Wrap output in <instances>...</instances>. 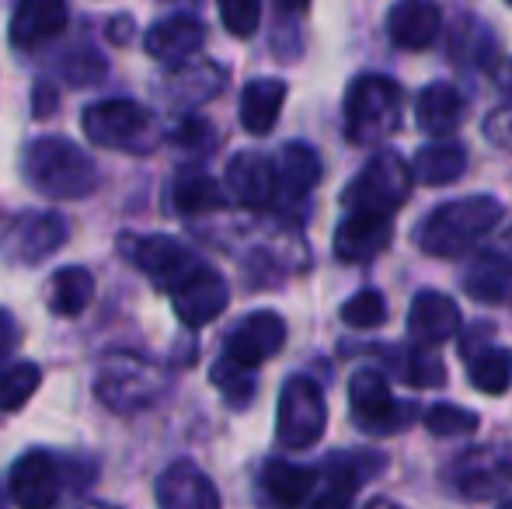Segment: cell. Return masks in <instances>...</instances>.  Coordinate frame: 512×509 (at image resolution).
Segmentation results:
<instances>
[{
	"mask_svg": "<svg viewBox=\"0 0 512 509\" xmlns=\"http://www.w3.org/2000/svg\"><path fill=\"white\" fill-rule=\"evenodd\" d=\"M408 332L422 346H443L453 335H460V307L453 297L439 290H422L411 300L408 311Z\"/></svg>",
	"mask_w": 512,
	"mask_h": 509,
	"instance_id": "cell-18",
	"label": "cell"
},
{
	"mask_svg": "<svg viewBox=\"0 0 512 509\" xmlns=\"http://www.w3.org/2000/svg\"><path fill=\"white\" fill-rule=\"evenodd\" d=\"M502 220L495 196H467L443 203L415 227V245L436 258H457L488 238Z\"/></svg>",
	"mask_w": 512,
	"mask_h": 509,
	"instance_id": "cell-1",
	"label": "cell"
},
{
	"mask_svg": "<svg viewBox=\"0 0 512 509\" xmlns=\"http://www.w3.org/2000/svg\"><path fill=\"white\" fill-rule=\"evenodd\" d=\"M276 4L283 7V11H304L307 0H276Z\"/></svg>",
	"mask_w": 512,
	"mask_h": 509,
	"instance_id": "cell-45",
	"label": "cell"
},
{
	"mask_svg": "<svg viewBox=\"0 0 512 509\" xmlns=\"http://www.w3.org/2000/svg\"><path fill=\"white\" fill-rule=\"evenodd\" d=\"M342 321L359 332H373L387 321V300L380 290H359L342 304Z\"/></svg>",
	"mask_w": 512,
	"mask_h": 509,
	"instance_id": "cell-33",
	"label": "cell"
},
{
	"mask_svg": "<svg viewBox=\"0 0 512 509\" xmlns=\"http://www.w3.org/2000/svg\"><path fill=\"white\" fill-rule=\"evenodd\" d=\"M262 496L269 506L276 509H300L310 499L317 485V471L304 468V464H293V461H269L262 468Z\"/></svg>",
	"mask_w": 512,
	"mask_h": 509,
	"instance_id": "cell-22",
	"label": "cell"
},
{
	"mask_svg": "<svg viewBox=\"0 0 512 509\" xmlns=\"http://www.w3.org/2000/svg\"><path fill=\"white\" fill-rule=\"evenodd\" d=\"M227 300H230L227 279L216 269H209V265H199L192 276H185L171 290V304H175V314L185 328H206L209 321L220 318Z\"/></svg>",
	"mask_w": 512,
	"mask_h": 509,
	"instance_id": "cell-13",
	"label": "cell"
},
{
	"mask_svg": "<svg viewBox=\"0 0 512 509\" xmlns=\"http://www.w3.org/2000/svg\"><path fill=\"white\" fill-rule=\"evenodd\" d=\"M328 426V405H324L321 384L310 377H290L279 391V412H276V440L286 450H307L324 436Z\"/></svg>",
	"mask_w": 512,
	"mask_h": 509,
	"instance_id": "cell-7",
	"label": "cell"
},
{
	"mask_svg": "<svg viewBox=\"0 0 512 509\" xmlns=\"http://www.w3.org/2000/svg\"><path fill=\"white\" fill-rule=\"evenodd\" d=\"M411 164L401 161L394 150H380L363 164L356 178L345 185L342 206L345 213H377V217H391L394 210L408 203L411 192Z\"/></svg>",
	"mask_w": 512,
	"mask_h": 509,
	"instance_id": "cell-4",
	"label": "cell"
},
{
	"mask_svg": "<svg viewBox=\"0 0 512 509\" xmlns=\"http://www.w3.org/2000/svg\"><path fill=\"white\" fill-rule=\"evenodd\" d=\"M464 171H467V150L453 140L429 143V147L418 150L415 161H411V175H415V182L429 185V189L453 185Z\"/></svg>",
	"mask_w": 512,
	"mask_h": 509,
	"instance_id": "cell-27",
	"label": "cell"
},
{
	"mask_svg": "<svg viewBox=\"0 0 512 509\" xmlns=\"http://www.w3.org/2000/svg\"><path fill=\"white\" fill-rule=\"evenodd\" d=\"M464 290L481 304H512V255L481 252L464 276Z\"/></svg>",
	"mask_w": 512,
	"mask_h": 509,
	"instance_id": "cell-23",
	"label": "cell"
},
{
	"mask_svg": "<svg viewBox=\"0 0 512 509\" xmlns=\"http://www.w3.org/2000/svg\"><path fill=\"white\" fill-rule=\"evenodd\" d=\"M467 360V377L478 387L481 394H506L512 384V353L499 346H485L474 349V353L464 356Z\"/></svg>",
	"mask_w": 512,
	"mask_h": 509,
	"instance_id": "cell-29",
	"label": "cell"
},
{
	"mask_svg": "<svg viewBox=\"0 0 512 509\" xmlns=\"http://www.w3.org/2000/svg\"><path fill=\"white\" fill-rule=\"evenodd\" d=\"M161 374H157L150 363L136 360V356L115 353L102 363L95 377V394L102 405H108L112 412L129 415L140 412V408L154 405L157 394H161Z\"/></svg>",
	"mask_w": 512,
	"mask_h": 509,
	"instance_id": "cell-8",
	"label": "cell"
},
{
	"mask_svg": "<svg viewBox=\"0 0 512 509\" xmlns=\"http://www.w3.org/2000/svg\"><path fill=\"white\" fill-rule=\"evenodd\" d=\"M77 509H119V506H105V503H81Z\"/></svg>",
	"mask_w": 512,
	"mask_h": 509,
	"instance_id": "cell-47",
	"label": "cell"
},
{
	"mask_svg": "<svg viewBox=\"0 0 512 509\" xmlns=\"http://www.w3.org/2000/svg\"><path fill=\"white\" fill-rule=\"evenodd\" d=\"M506 252L512 255V234H509V238H506Z\"/></svg>",
	"mask_w": 512,
	"mask_h": 509,
	"instance_id": "cell-48",
	"label": "cell"
},
{
	"mask_svg": "<svg viewBox=\"0 0 512 509\" xmlns=\"http://www.w3.org/2000/svg\"><path fill=\"white\" fill-rule=\"evenodd\" d=\"M171 140H175L178 147L199 150V147H209V143H213V129H209L203 119H189V123H182L175 129V136H171Z\"/></svg>",
	"mask_w": 512,
	"mask_h": 509,
	"instance_id": "cell-39",
	"label": "cell"
},
{
	"mask_svg": "<svg viewBox=\"0 0 512 509\" xmlns=\"http://www.w3.org/2000/svg\"><path fill=\"white\" fill-rule=\"evenodd\" d=\"M157 506L161 509H220V492L206 471L192 461H175L157 478Z\"/></svg>",
	"mask_w": 512,
	"mask_h": 509,
	"instance_id": "cell-16",
	"label": "cell"
},
{
	"mask_svg": "<svg viewBox=\"0 0 512 509\" xmlns=\"http://www.w3.org/2000/svg\"><path fill=\"white\" fill-rule=\"evenodd\" d=\"M488 136H492L499 147H512V102L488 119Z\"/></svg>",
	"mask_w": 512,
	"mask_h": 509,
	"instance_id": "cell-40",
	"label": "cell"
},
{
	"mask_svg": "<svg viewBox=\"0 0 512 509\" xmlns=\"http://www.w3.org/2000/svg\"><path fill=\"white\" fill-rule=\"evenodd\" d=\"M0 509H4V499H0Z\"/></svg>",
	"mask_w": 512,
	"mask_h": 509,
	"instance_id": "cell-50",
	"label": "cell"
},
{
	"mask_svg": "<svg viewBox=\"0 0 512 509\" xmlns=\"http://www.w3.org/2000/svg\"><path fill=\"white\" fill-rule=\"evenodd\" d=\"M105 70H108V63L95 53V49H81V53L74 49V53L63 60V77H67L70 84H77V88L98 84L105 77Z\"/></svg>",
	"mask_w": 512,
	"mask_h": 509,
	"instance_id": "cell-38",
	"label": "cell"
},
{
	"mask_svg": "<svg viewBox=\"0 0 512 509\" xmlns=\"http://www.w3.org/2000/svg\"><path fill=\"white\" fill-rule=\"evenodd\" d=\"M352 496H356V492L338 489V485H328V489H324L307 509H352Z\"/></svg>",
	"mask_w": 512,
	"mask_h": 509,
	"instance_id": "cell-41",
	"label": "cell"
},
{
	"mask_svg": "<svg viewBox=\"0 0 512 509\" xmlns=\"http://www.w3.org/2000/svg\"><path fill=\"white\" fill-rule=\"evenodd\" d=\"M42 384V370L35 363H11L0 370V412H14L21 408Z\"/></svg>",
	"mask_w": 512,
	"mask_h": 509,
	"instance_id": "cell-32",
	"label": "cell"
},
{
	"mask_svg": "<svg viewBox=\"0 0 512 509\" xmlns=\"http://www.w3.org/2000/svg\"><path fill=\"white\" fill-rule=\"evenodd\" d=\"M276 182L286 199H307L321 182V157L307 143H286L276 164Z\"/></svg>",
	"mask_w": 512,
	"mask_h": 509,
	"instance_id": "cell-26",
	"label": "cell"
},
{
	"mask_svg": "<svg viewBox=\"0 0 512 509\" xmlns=\"http://www.w3.org/2000/svg\"><path fill=\"white\" fill-rule=\"evenodd\" d=\"M126 252L136 262V269L147 272L150 283L161 286V290H175L185 276L199 269V258L189 252L178 238L168 234H147V238H126Z\"/></svg>",
	"mask_w": 512,
	"mask_h": 509,
	"instance_id": "cell-10",
	"label": "cell"
},
{
	"mask_svg": "<svg viewBox=\"0 0 512 509\" xmlns=\"http://www.w3.org/2000/svg\"><path fill=\"white\" fill-rule=\"evenodd\" d=\"M223 206V192L203 171H189L175 182V210L185 217H203Z\"/></svg>",
	"mask_w": 512,
	"mask_h": 509,
	"instance_id": "cell-30",
	"label": "cell"
},
{
	"mask_svg": "<svg viewBox=\"0 0 512 509\" xmlns=\"http://www.w3.org/2000/svg\"><path fill=\"white\" fill-rule=\"evenodd\" d=\"M21 171L28 185L49 199H84L98 185L95 161L67 136H39L28 143Z\"/></svg>",
	"mask_w": 512,
	"mask_h": 509,
	"instance_id": "cell-2",
	"label": "cell"
},
{
	"mask_svg": "<svg viewBox=\"0 0 512 509\" xmlns=\"http://www.w3.org/2000/svg\"><path fill=\"white\" fill-rule=\"evenodd\" d=\"M425 429H429L432 436H471L474 429H478V415L471 412V408H460V405H432L425 408L422 415Z\"/></svg>",
	"mask_w": 512,
	"mask_h": 509,
	"instance_id": "cell-35",
	"label": "cell"
},
{
	"mask_svg": "<svg viewBox=\"0 0 512 509\" xmlns=\"http://www.w3.org/2000/svg\"><path fill=\"white\" fill-rule=\"evenodd\" d=\"M286 346V321L276 311H255L234 325V332L223 342V356L234 360L237 367H262L265 360Z\"/></svg>",
	"mask_w": 512,
	"mask_h": 509,
	"instance_id": "cell-12",
	"label": "cell"
},
{
	"mask_svg": "<svg viewBox=\"0 0 512 509\" xmlns=\"http://www.w3.org/2000/svg\"><path fill=\"white\" fill-rule=\"evenodd\" d=\"M391 245V217L377 213H345V220L335 231V255L342 262H370Z\"/></svg>",
	"mask_w": 512,
	"mask_h": 509,
	"instance_id": "cell-19",
	"label": "cell"
},
{
	"mask_svg": "<svg viewBox=\"0 0 512 509\" xmlns=\"http://www.w3.org/2000/svg\"><path fill=\"white\" fill-rule=\"evenodd\" d=\"M401 377H405V384L411 387H443L446 367L439 356L418 349V353H405V360H401Z\"/></svg>",
	"mask_w": 512,
	"mask_h": 509,
	"instance_id": "cell-37",
	"label": "cell"
},
{
	"mask_svg": "<svg viewBox=\"0 0 512 509\" xmlns=\"http://www.w3.org/2000/svg\"><path fill=\"white\" fill-rule=\"evenodd\" d=\"M95 300V276L84 265H63L53 272V286H49V311L56 318H77L88 311Z\"/></svg>",
	"mask_w": 512,
	"mask_h": 509,
	"instance_id": "cell-28",
	"label": "cell"
},
{
	"mask_svg": "<svg viewBox=\"0 0 512 509\" xmlns=\"http://www.w3.org/2000/svg\"><path fill=\"white\" fill-rule=\"evenodd\" d=\"M147 53L161 63H175L182 67L192 53H199V46L206 42V28L199 18L192 14H171V18H161L154 28L147 32Z\"/></svg>",
	"mask_w": 512,
	"mask_h": 509,
	"instance_id": "cell-20",
	"label": "cell"
},
{
	"mask_svg": "<svg viewBox=\"0 0 512 509\" xmlns=\"http://www.w3.org/2000/svg\"><path fill=\"white\" fill-rule=\"evenodd\" d=\"M439 28H443V18L432 0H398L387 11V35L401 49H429Z\"/></svg>",
	"mask_w": 512,
	"mask_h": 509,
	"instance_id": "cell-21",
	"label": "cell"
},
{
	"mask_svg": "<svg viewBox=\"0 0 512 509\" xmlns=\"http://www.w3.org/2000/svg\"><path fill=\"white\" fill-rule=\"evenodd\" d=\"M67 28V0H18L11 18V46L21 53L53 42Z\"/></svg>",
	"mask_w": 512,
	"mask_h": 509,
	"instance_id": "cell-17",
	"label": "cell"
},
{
	"mask_svg": "<svg viewBox=\"0 0 512 509\" xmlns=\"http://www.w3.org/2000/svg\"><path fill=\"white\" fill-rule=\"evenodd\" d=\"M14 342H18V325H14L11 314L0 307V356H7L14 349Z\"/></svg>",
	"mask_w": 512,
	"mask_h": 509,
	"instance_id": "cell-43",
	"label": "cell"
},
{
	"mask_svg": "<svg viewBox=\"0 0 512 509\" xmlns=\"http://www.w3.org/2000/svg\"><path fill=\"white\" fill-rule=\"evenodd\" d=\"M112 25H115V28H112V39H115V42H126V39H129V21H126V18H115Z\"/></svg>",
	"mask_w": 512,
	"mask_h": 509,
	"instance_id": "cell-44",
	"label": "cell"
},
{
	"mask_svg": "<svg viewBox=\"0 0 512 509\" xmlns=\"http://www.w3.org/2000/svg\"><path fill=\"white\" fill-rule=\"evenodd\" d=\"M56 112V91L49 88V81L35 84V119H46Z\"/></svg>",
	"mask_w": 512,
	"mask_h": 509,
	"instance_id": "cell-42",
	"label": "cell"
},
{
	"mask_svg": "<svg viewBox=\"0 0 512 509\" xmlns=\"http://www.w3.org/2000/svg\"><path fill=\"white\" fill-rule=\"evenodd\" d=\"M401 126V88L384 74H363L345 91V136L356 147L380 143Z\"/></svg>",
	"mask_w": 512,
	"mask_h": 509,
	"instance_id": "cell-3",
	"label": "cell"
},
{
	"mask_svg": "<svg viewBox=\"0 0 512 509\" xmlns=\"http://www.w3.org/2000/svg\"><path fill=\"white\" fill-rule=\"evenodd\" d=\"M464 123V98L453 84L436 81L418 95V126L425 129L429 136H453Z\"/></svg>",
	"mask_w": 512,
	"mask_h": 509,
	"instance_id": "cell-25",
	"label": "cell"
},
{
	"mask_svg": "<svg viewBox=\"0 0 512 509\" xmlns=\"http://www.w3.org/2000/svg\"><path fill=\"white\" fill-rule=\"evenodd\" d=\"M7 492H11L14 506L21 509H53L63 492V468L53 454L46 450H28L18 457L7 478Z\"/></svg>",
	"mask_w": 512,
	"mask_h": 509,
	"instance_id": "cell-11",
	"label": "cell"
},
{
	"mask_svg": "<svg viewBox=\"0 0 512 509\" xmlns=\"http://www.w3.org/2000/svg\"><path fill=\"white\" fill-rule=\"evenodd\" d=\"M499 509H512V499H506V503H502Z\"/></svg>",
	"mask_w": 512,
	"mask_h": 509,
	"instance_id": "cell-49",
	"label": "cell"
},
{
	"mask_svg": "<svg viewBox=\"0 0 512 509\" xmlns=\"http://www.w3.org/2000/svg\"><path fill=\"white\" fill-rule=\"evenodd\" d=\"M220 7V21L230 35L237 39H248L258 32V21H262V0H216Z\"/></svg>",
	"mask_w": 512,
	"mask_h": 509,
	"instance_id": "cell-36",
	"label": "cell"
},
{
	"mask_svg": "<svg viewBox=\"0 0 512 509\" xmlns=\"http://www.w3.org/2000/svg\"><path fill=\"white\" fill-rule=\"evenodd\" d=\"M366 509H401V506H394V503H387V499H373Z\"/></svg>",
	"mask_w": 512,
	"mask_h": 509,
	"instance_id": "cell-46",
	"label": "cell"
},
{
	"mask_svg": "<svg viewBox=\"0 0 512 509\" xmlns=\"http://www.w3.org/2000/svg\"><path fill=\"white\" fill-rule=\"evenodd\" d=\"M223 185H227L234 203L251 206V210L269 206L279 192L276 164L258 150H241V154L230 157L227 171H223Z\"/></svg>",
	"mask_w": 512,
	"mask_h": 509,
	"instance_id": "cell-15",
	"label": "cell"
},
{
	"mask_svg": "<svg viewBox=\"0 0 512 509\" xmlns=\"http://www.w3.org/2000/svg\"><path fill=\"white\" fill-rule=\"evenodd\" d=\"M349 408L356 426L373 436L401 433L422 415L411 401L394 398L387 377L377 374V370H356L349 377Z\"/></svg>",
	"mask_w": 512,
	"mask_h": 509,
	"instance_id": "cell-6",
	"label": "cell"
},
{
	"mask_svg": "<svg viewBox=\"0 0 512 509\" xmlns=\"http://www.w3.org/2000/svg\"><path fill=\"white\" fill-rule=\"evenodd\" d=\"M70 238V227L60 213H28L11 227L4 241V252L11 262L21 265H39L42 258L60 252L63 241Z\"/></svg>",
	"mask_w": 512,
	"mask_h": 509,
	"instance_id": "cell-14",
	"label": "cell"
},
{
	"mask_svg": "<svg viewBox=\"0 0 512 509\" xmlns=\"http://www.w3.org/2000/svg\"><path fill=\"white\" fill-rule=\"evenodd\" d=\"M213 384L220 387L223 401L234 408L251 405V398H255V374H251L248 367H237L227 356L213 367Z\"/></svg>",
	"mask_w": 512,
	"mask_h": 509,
	"instance_id": "cell-34",
	"label": "cell"
},
{
	"mask_svg": "<svg viewBox=\"0 0 512 509\" xmlns=\"http://www.w3.org/2000/svg\"><path fill=\"white\" fill-rule=\"evenodd\" d=\"M283 102H286V81H279V77L248 81L241 91V126L251 136L272 133L279 123V112H283Z\"/></svg>",
	"mask_w": 512,
	"mask_h": 509,
	"instance_id": "cell-24",
	"label": "cell"
},
{
	"mask_svg": "<svg viewBox=\"0 0 512 509\" xmlns=\"http://www.w3.org/2000/svg\"><path fill=\"white\" fill-rule=\"evenodd\" d=\"M220 77H223V70H216L213 63H203V67H178L175 74H171L168 95L175 98L178 105H199L220 91V84H223Z\"/></svg>",
	"mask_w": 512,
	"mask_h": 509,
	"instance_id": "cell-31",
	"label": "cell"
},
{
	"mask_svg": "<svg viewBox=\"0 0 512 509\" xmlns=\"http://www.w3.org/2000/svg\"><path fill=\"white\" fill-rule=\"evenodd\" d=\"M509 4H512V0H509Z\"/></svg>",
	"mask_w": 512,
	"mask_h": 509,
	"instance_id": "cell-51",
	"label": "cell"
},
{
	"mask_svg": "<svg viewBox=\"0 0 512 509\" xmlns=\"http://www.w3.org/2000/svg\"><path fill=\"white\" fill-rule=\"evenodd\" d=\"M84 136L95 147L108 150H126V154H147L157 143V123L143 105L129 102V98H108L84 109L81 116Z\"/></svg>",
	"mask_w": 512,
	"mask_h": 509,
	"instance_id": "cell-5",
	"label": "cell"
},
{
	"mask_svg": "<svg viewBox=\"0 0 512 509\" xmlns=\"http://www.w3.org/2000/svg\"><path fill=\"white\" fill-rule=\"evenodd\" d=\"M453 485L464 499H492L512 485V443L474 447L453 464Z\"/></svg>",
	"mask_w": 512,
	"mask_h": 509,
	"instance_id": "cell-9",
	"label": "cell"
}]
</instances>
